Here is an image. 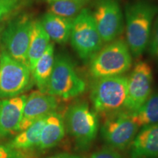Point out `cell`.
Masks as SVG:
<instances>
[{"mask_svg": "<svg viewBox=\"0 0 158 158\" xmlns=\"http://www.w3.org/2000/svg\"><path fill=\"white\" fill-rule=\"evenodd\" d=\"M157 12V6L147 0H135L126 5V43L133 56H140L147 48Z\"/></svg>", "mask_w": 158, "mask_h": 158, "instance_id": "1", "label": "cell"}, {"mask_svg": "<svg viewBox=\"0 0 158 158\" xmlns=\"http://www.w3.org/2000/svg\"><path fill=\"white\" fill-rule=\"evenodd\" d=\"M127 82L123 75L96 79L90 94L94 111L108 115L126 110Z\"/></svg>", "mask_w": 158, "mask_h": 158, "instance_id": "2", "label": "cell"}, {"mask_svg": "<svg viewBox=\"0 0 158 158\" xmlns=\"http://www.w3.org/2000/svg\"><path fill=\"white\" fill-rule=\"evenodd\" d=\"M132 54L123 40H114L102 47L90 60L89 72L94 78L122 76L129 70Z\"/></svg>", "mask_w": 158, "mask_h": 158, "instance_id": "3", "label": "cell"}, {"mask_svg": "<svg viewBox=\"0 0 158 158\" xmlns=\"http://www.w3.org/2000/svg\"><path fill=\"white\" fill-rule=\"evenodd\" d=\"M64 119L65 129L74 138L77 149H89L99 130L98 114L86 102H78L68 108Z\"/></svg>", "mask_w": 158, "mask_h": 158, "instance_id": "4", "label": "cell"}, {"mask_svg": "<svg viewBox=\"0 0 158 158\" xmlns=\"http://www.w3.org/2000/svg\"><path fill=\"white\" fill-rule=\"evenodd\" d=\"M70 43L84 62H89L102 48L101 38L92 12L84 8L73 19L70 37Z\"/></svg>", "mask_w": 158, "mask_h": 158, "instance_id": "5", "label": "cell"}, {"mask_svg": "<svg viewBox=\"0 0 158 158\" xmlns=\"http://www.w3.org/2000/svg\"><path fill=\"white\" fill-rule=\"evenodd\" d=\"M86 88V83L79 76L71 59L62 54L55 57L47 93L68 100L84 93Z\"/></svg>", "mask_w": 158, "mask_h": 158, "instance_id": "6", "label": "cell"}, {"mask_svg": "<svg viewBox=\"0 0 158 158\" xmlns=\"http://www.w3.org/2000/svg\"><path fill=\"white\" fill-rule=\"evenodd\" d=\"M139 127L127 110L106 115L100 127V134L108 147L116 150L129 147L135 139Z\"/></svg>", "mask_w": 158, "mask_h": 158, "instance_id": "7", "label": "cell"}, {"mask_svg": "<svg viewBox=\"0 0 158 158\" xmlns=\"http://www.w3.org/2000/svg\"><path fill=\"white\" fill-rule=\"evenodd\" d=\"M31 72L28 65L3 51L0 58V98L19 96L28 88Z\"/></svg>", "mask_w": 158, "mask_h": 158, "instance_id": "8", "label": "cell"}, {"mask_svg": "<svg viewBox=\"0 0 158 158\" xmlns=\"http://www.w3.org/2000/svg\"><path fill=\"white\" fill-rule=\"evenodd\" d=\"M34 21L27 15H22L8 23L1 35L5 51L10 56L28 65L27 55Z\"/></svg>", "mask_w": 158, "mask_h": 158, "instance_id": "9", "label": "cell"}, {"mask_svg": "<svg viewBox=\"0 0 158 158\" xmlns=\"http://www.w3.org/2000/svg\"><path fill=\"white\" fill-rule=\"evenodd\" d=\"M92 14L104 43L116 40L123 31L124 16L119 0H97Z\"/></svg>", "mask_w": 158, "mask_h": 158, "instance_id": "10", "label": "cell"}, {"mask_svg": "<svg viewBox=\"0 0 158 158\" xmlns=\"http://www.w3.org/2000/svg\"><path fill=\"white\" fill-rule=\"evenodd\" d=\"M152 82L151 66L143 61L138 62L128 78L126 110L135 112L146 102L152 94Z\"/></svg>", "mask_w": 158, "mask_h": 158, "instance_id": "11", "label": "cell"}, {"mask_svg": "<svg viewBox=\"0 0 158 158\" xmlns=\"http://www.w3.org/2000/svg\"><path fill=\"white\" fill-rule=\"evenodd\" d=\"M58 100L56 97L40 91H34L27 97L19 132L56 111Z\"/></svg>", "mask_w": 158, "mask_h": 158, "instance_id": "12", "label": "cell"}, {"mask_svg": "<svg viewBox=\"0 0 158 158\" xmlns=\"http://www.w3.org/2000/svg\"><path fill=\"white\" fill-rule=\"evenodd\" d=\"M27 97L21 94L0 100V138L19 132Z\"/></svg>", "mask_w": 158, "mask_h": 158, "instance_id": "13", "label": "cell"}, {"mask_svg": "<svg viewBox=\"0 0 158 158\" xmlns=\"http://www.w3.org/2000/svg\"><path fill=\"white\" fill-rule=\"evenodd\" d=\"M130 158H158V123L142 127L130 145Z\"/></svg>", "mask_w": 158, "mask_h": 158, "instance_id": "14", "label": "cell"}, {"mask_svg": "<svg viewBox=\"0 0 158 158\" xmlns=\"http://www.w3.org/2000/svg\"><path fill=\"white\" fill-rule=\"evenodd\" d=\"M65 135L64 117L58 112H53L47 116L40 135L38 149L46 150L54 148Z\"/></svg>", "mask_w": 158, "mask_h": 158, "instance_id": "15", "label": "cell"}, {"mask_svg": "<svg viewBox=\"0 0 158 158\" xmlns=\"http://www.w3.org/2000/svg\"><path fill=\"white\" fill-rule=\"evenodd\" d=\"M73 19L48 12L43 15L40 23L51 40L59 44H64L70 40Z\"/></svg>", "mask_w": 158, "mask_h": 158, "instance_id": "16", "label": "cell"}, {"mask_svg": "<svg viewBox=\"0 0 158 158\" xmlns=\"http://www.w3.org/2000/svg\"><path fill=\"white\" fill-rule=\"evenodd\" d=\"M54 46L50 43L31 70L33 80L38 90L47 93V89L54 64Z\"/></svg>", "mask_w": 158, "mask_h": 158, "instance_id": "17", "label": "cell"}, {"mask_svg": "<svg viewBox=\"0 0 158 158\" xmlns=\"http://www.w3.org/2000/svg\"><path fill=\"white\" fill-rule=\"evenodd\" d=\"M50 41V37L41 24L40 21H34L27 55L28 66L31 72L38 59L46 51L51 43Z\"/></svg>", "mask_w": 158, "mask_h": 158, "instance_id": "18", "label": "cell"}, {"mask_svg": "<svg viewBox=\"0 0 158 158\" xmlns=\"http://www.w3.org/2000/svg\"><path fill=\"white\" fill-rule=\"evenodd\" d=\"M46 117L35 122L27 129L20 132L19 134L9 142V145L15 149L24 152L38 148L41 132Z\"/></svg>", "mask_w": 158, "mask_h": 158, "instance_id": "19", "label": "cell"}, {"mask_svg": "<svg viewBox=\"0 0 158 158\" xmlns=\"http://www.w3.org/2000/svg\"><path fill=\"white\" fill-rule=\"evenodd\" d=\"M133 122L140 128L158 123V92L152 93L137 110L130 113Z\"/></svg>", "mask_w": 158, "mask_h": 158, "instance_id": "20", "label": "cell"}, {"mask_svg": "<svg viewBox=\"0 0 158 158\" xmlns=\"http://www.w3.org/2000/svg\"><path fill=\"white\" fill-rule=\"evenodd\" d=\"M89 0H55L49 2L48 12L67 19H75Z\"/></svg>", "mask_w": 158, "mask_h": 158, "instance_id": "21", "label": "cell"}, {"mask_svg": "<svg viewBox=\"0 0 158 158\" xmlns=\"http://www.w3.org/2000/svg\"><path fill=\"white\" fill-rule=\"evenodd\" d=\"M28 152L15 149L9 143H0V158H29Z\"/></svg>", "mask_w": 158, "mask_h": 158, "instance_id": "22", "label": "cell"}, {"mask_svg": "<svg viewBox=\"0 0 158 158\" xmlns=\"http://www.w3.org/2000/svg\"><path fill=\"white\" fill-rule=\"evenodd\" d=\"M21 0H0V22L19 7Z\"/></svg>", "mask_w": 158, "mask_h": 158, "instance_id": "23", "label": "cell"}, {"mask_svg": "<svg viewBox=\"0 0 158 158\" xmlns=\"http://www.w3.org/2000/svg\"><path fill=\"white\" fill-rule=\"evenodd\" d=\"M148 45L150 54L158 60V19L154 25Z\"/></svg>", "mask_w": 158, "mask_h": 158, "instance_id": "24", "label": "cell"}, {"mask_svg": "<svg viewBox=\"0 0 158 158\" xmlns=\"http://www.w3.org/2000/svg\"><path fill=\"white\" fill-rule=\"evenodd\" d=\"M90 158H123V157L118 153V150L107 147L94 152Z\"/></svg>", "mask_w": 158, "mask_h": 158, "instance_id": "25", "label": "cell"}, {"mask_svg": "<svg viewBox=\"0 0 158 158\" xmlns=\"http://www.w3.org/2000/svg\"><path fill=\"white\" fill-rule=\"evenodd\" d=\"M45 158H85V157L80 155H72V154L62 153V154H58V155L51 156V157H45Z\"/></svg>", "mask_w": 158, "mask_h": 158, "instance_id": "26", "label": "cell"}, {"mask_svg": "<svg viewBox=\"0 0 158 158\" xmlns=\"http://www.w3.org/2000/svg\"><path fill=\"white\" fill-rule=\"evenodd\" d=\"M51 1H55V0H48V2H51Z\"/></svg>", "mask_w": 158, "mask_h": 158, "instance_id": "27", "label": "cell"}, {"mask_svg": "<svg viewBox=\"0 0 158 158\" xmlns=\"http://www.w3.org/2000/svg\"><path fill=\"white\" fill-rule=\"evenodd\" d=\"M0 58H1V52H0Z\"/></svg>", "mask_w": 158, "mask_h": 158, "instance_id": "28", "label": "cell"}]
</instances>
